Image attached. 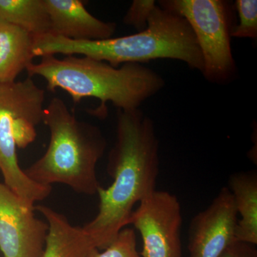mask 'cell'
Returning <instances> with one entry per match:
<instances>
[{"label": "cell", "instance_id": "cell-18", "mask_svg": "<svg viewBox=\"0 0 257 257\" xmlns=\"http://www.w3.org/2000/svg\"><path fill=\"white\" fill-rule=\"evenodd\" d=\"M219 257H257V250L251 243L235 241Z\"/></svg>", "mask_w": 257, "mask_h": 257}, {"label": "cell", "instance_id": "cell-8", "mask_svg": "<svg viewBox=\"0 0 257 257\" xmlns=\"http://www.w3.org/2000/svg\"><path fill=\"white\" fill-rule=\"evenodd\" d=\"M0 182V250L4 257H42L49 226Z\"/></svg>", "mask_w": 257, "mask_h": 257}, {"label": "cell", "instance_id": "cell-16", "mask_svg": "<svg viewBox=\"0 0 257 257\" xmlns=\"http://www.w3.org/2000/svg\"><path fill=\"white\" fill-rule=\"evenodd\" d=\"M86 257H141L137 247L136 234L132 228H124L107 248L101 251L94 250Z\"/></svg>", "mask_w": 257, "mask_h": 257}, {"label": "cell", "instance_id": "cell-9", "mask_svg": "<svg viewBox=\"0 0 257 257\" xmlns=\"http://www.w3.org/2000/svg\"><path fill=\"white\" fill-rule=\"evenodd\" d=\"M237 215L232 194L227 187H222L209 207L191 221L189 256H220L236 241Z\"/></svg>", "mask_w": 257, "mask_h": 257}, {"label": "cell", "instance_id": "cell-14", "mask_svg": "<svg viewBox=\"0 0 257 257\" xmlns=\"http://www.w3.org/2000/svg\"><path fill=\"white\" fill-rule=\"evenodd\" d=\"M0 21L16 25L34 37L50 33L45 0H0Z\"/></svg>", "mask_w": 257, "mask_h": 257}, {"label": "cell", "instance_id": "cell-5", "mask_svg": "<svg viewBox=\"0 0 257 257\" xmlns=\"http://www.w3.org/2000/svg\"><path fill=\"white\" fill-rule=\"evenodd\" d=\"M45 101V91L32 77L0 83V172L5 185L32 207L50 195L52 187L29 178L19 164L17 148H26L36 139Z\"/></svg>", "mask_w": 257, "mask_h": 257}, {"label": "cell", "instance_id": "cell-3", "mask_svg": "<svg viewBox=\"0 0 257 257\" xmlns=\"http://www.w3.org/2000/svg\"><path fill=\"white\" fill-rule=\"evenodd\" d=\"M41 58L40 62L32 63L27 69L29 77H42L51 92L56 89L65 91L74 104L84 98H95L101 102L93 112L98 116H105L108 102L118 110L139 109L165 86L162 76L143 64L126 63L115 67L84 56L59 59L47 55Z\"/></svg>", "mask_w": 257, "mask_h": 257}, {"label": "cell", "instance_id": "cell-17", "mask_svg": "<svg viewBox=\"0 0 257 257\" xmlns=\"http://www.w3.org/2000/svg\"><path fill=\"white\" fill-rule=\"evenodd\" d=\"M157 5L155 0H134L124 15L123 22L138 32H143L148 27L149 20Z\"/></svg>", "mask_w": 257, "mask_h": 257}, {"label": "cell", "instance_id": "cell-7", "mask_svg": "<svg viewBox=\"0 0 257 257\" xmlns=\"http://www.w3.org/2000/svg\"><path fill=\"white\" fill-rule=\"evenodd\" d=\"M182 207L175 194L154 191L133 211V225L143 239L141 257H182Z\"/></svg>", "mask_w": 257, "mask_h": 257}, {"label": "cell", "instance_id": "cell-10", "mask_svg": "<svg viewBox=\"0 0 257 257\" xmlns=\"http://www.w3.org/2000/svg\"><path fill=\"white\" fill-rule=\"evenodd\" d=\"M50 17V33L77 41H95L113 37L114 23L95 18L82 0H45Z\"/></svg>", "mask_w": 257, "mask_h": 257}, {"label": "cell", "instance_id": "cell-12", "mask_svg": "<svg viewBox=\"0 0 257 257\" xmlns=\"http://www.w3.org/2000/svg\"><path fill=\"white\" fill-rule=\"evenodd\" d=\"M34 37L16 25L0 21V83L16 81L35 58Z\"/></svg>", "mask_w": 257, "mask_h": 257}, {"label": "cell", "instance_id": "cell-15", "mask_svg": "<svg viewBox=\"0 0 257 257\" xmlns=\"http://www.w3.org/2000/svg\"><path fill=\"white\" fill-rule=\"evenodd\" d=\"M235 8L239 15V23L234 27L231 36L235 38L256 40L257 37L256 0H236Z\"/></svg>", "mask_w": 257, "mask_h": 257}, {"label": "cell", "instance_id": "cell-13", "mask_svg": "<svg viewBox=\"0 0 257 257\" xmlns=\"http://www.w3.org/2000/svg\"><path fill=\"white\" fill-rule=\"evenodd\" d=\"M228 188L234 198L237 214L236 241L257 243L256 171L238 172L230 176Z\"/></svg>", "mask_w": 257, "mask_h": 257}, {"label": "cell", "instance_id": "cell-2", "mask_svg": "<svg viewBox=\"0 0 257 257\" xmlns=\"http://www.w3.org/2000/svg\"><path fill=\"white\" fill-rule=\"evenodd\" d=\"M34 57L82 55L104 61L115 67L144 64L158 59L182 61L202 73V52L187 20L157 5L143 32L95 41H77L52 34L34 38Z\"/></svg>", "mask_w": 257, "mask_h": 257}, {"label": "cell", "instance_id": "cell-6", "mask_svg": "<svg viewBox=\"0 0 257 257\" xmlns=\"http://www.w3.org/2000/svg\"><path fill=\"white\" fill-rule=\"evenodd\" d=\"M177 13L190 25L202 52V75L208 82L224 84L237 68L231 46L232 13L222 0H164L158 4Z\"/></svg>", "mask_w": 257, "mask_h": 257}, {"label": "cell", "instance_id": "cell-1", "mask_svg": "<svg viewBox=\"0 0 257 257\" xmlns=\"http://www.w3.org/2000/svg\"><path fill=\"white\" fill-rule=\"evenodd\" d=\"M116 128L107 163L114 181L98 189L99 211L83 226L99 250L107 248L128 225L135 204L156 190L160 172V143L150 116L140 109L117 110Z\"/></svg>", "mask_w": 257, "mask_h": 257}, {"label": "cell", "instance_id": "cell-11", "mask_svg": "<svg viewBox=\"0 0 257 257\" xmlns=\"http://www.w3.org/2000/svg\"><path fill=\"white\" fill-rule=\"evenodd\" d=\"M49 229L42 257H86L98 249L83 227L71 224L65 216L47 206H35Z\"/></svg>", "mask_w": 257, "mask_h": 257}, {"label": "cell", "instance_id": "cell-4", "mask_svg": "<svg viewBox=\"0 0 257 257\" xmlns=\"http://www.w3.org/2000/svg\"><path fill=\"white\" fill-rule=\"evenodd\" d=\"M42 121L50 130V144L42 157L24 170L26 175L47 187L62 184L79 194H97L96 165L107 146L100 128L77 119L58 97L45 106Z\"/></svg>", "mask_w": 257, "mask_h": 257}]
</instances>
